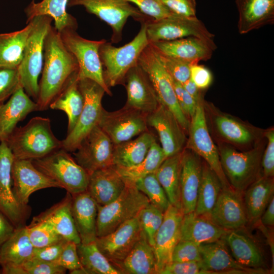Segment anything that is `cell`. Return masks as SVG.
<instances>
[{
    "mask_svg": "<svg viewBox=\"0 0 274 274\" xmlns=\"http://www.w3.org/2000/svg\"><path fill=\"white\" fill-rule=\"evenodd\" d=\"M14 157L6 141L0 142V212L15 228L25 226L30 213L28 205L20 204L13 190L12 167Z\"/></svg>",
    "mask_w": 274,
    "mask_h": 274,
    "instance_id": "obj_15",
    "label": "cell"
},
{
    "mask_svg": "<svg viewBox=\"0 0 274 274\" xmlns=\"http://www.w3.org/2000/svg\"><path fill=\"white\" fill-rule=\"evenodd\" d=\"M223 185L218 176L205 162L202 174L194 213L207 216L213 209Z\"/></svg>",
    "mask_w": 274,
    "mask_h": 274,
    "instance_id": "obj_41",
    "label": "cell"
},
{
    "mask_svg": "<svg viewBox=\"0 0 274 274\" xmlns=\"http://www.w3.org/2000/svg\"><path fill=\"white\" fill-rule=\"evenodd\" d=\"M13 190L16 199L27 205L30 195L42 189L59 187V185L37 168L32 160L14 158L12 167Z\"/></svg>",
    "mask_w": 274,
    "mask_h": 274,
    "instance_id": "obj_21",
    "label": "cell"
},
{
    "mask_svg": "<svg viewBox=\"0 0 274 274\" xmlns=\"http://www.w3.org/2000/svg\"><path fill=\"white\" fill-rule=\"evenodd\" d=\"M218 148L223 173L235 190L243 193L262 176L263 149L261 146L244 152L226 145H220Z\"/></svg>",
    "mask_w": 274,
    "mask_h": 274,
    "instance_id": "obj_5",
    "label": "cell"
},
{
    "mask_svg": "<svg viewBox=\"0 0 274 274\" xmlns=\"http://www.w3.org/2000/svg\"><path fill=\"white\" fill-rule=\"evenodd\" d=\"M66 270L71 273H86L82 267L77 252V245L71 241H67L58 259L53 262Z\"/></svg>",
    "mask_w": 274,
    "mask_h": 274,
    "instance_id": "obj_49",
    "label": "cell"
},
{
    "mask_svg": "<svg viewBox=\"0 0 274 274\" xmlns=\"http://www.w3.org/2000/svg\"><path fill=\"white\" fill-rule=\"evenodd\" d=\"M77 252L87 274H122L99 250L95 242L77 245Z\"/></svg>",
    "mask_w": 274,
    "mask_h": 274,
    "instance_id": "obj_44",
    "label": "cell"
},
{
    "mask_svg": "<svg viewBox=\"0 0 274 274\" xmlns=\"http://www.w3.org/2000/svg\"><path fill=\"white\" fill-rule=\"evenodd\" d=\"M147 116L146 113L126 106L113 112L103 109L98 126L115 145L148 130Z\"/></svg>",
    "mask_w": 274,
    "mask_h": 274,
    "instance_id": "obj_14",
    "label": "cell"
},
{
    "mask_svg": "<svg viewBox=\"0 0 274 274\" xmlns=\"http://www.w3.org/2000/svg\"><path fill=\"white\" fill-rule=\"evenodd\" d=\"M207 216L215 224L226 230L243 229L249 223L243 193L231 187H223Z\"/></svg>",
    "mask_w": 274,
    "mask_h": 274,
    "instance_id": "obj_20",
    "label": "cell"
},
{
    "mask_svg": "<svg viewBox=\"0 0 274 274\" xmlns=\"http://www.w3.org/2000/svg\"><path fill=\"white\" fill-rule=\"evenodd\" d=\"M201 262L208 273H267L263 269L245 267L234 259L223 238L199 245Z\"/></svg>",
    "mask_w": 274,
    "mask_h": 274,
    "instance_id": "obj_24",
    "label": "cell"
},
{
    "mask_svg": "<svg viewBox=\"0 0 274 274\" xmlns=\"http://www.w3.org/2000/svg\"><path fill=\"white\" fill-rule=\"evenodd\" d=\"M33 26L28 37L21 62L18 67L20 86L37 102L39 92V78L44 61V40L53 19L39 15L32 19Z\"/></svg>",
    "mask_w": 274,
    "mask_h": 274,
    "instance_id": "obj_3",
    "label": "cell"
},
{
    "mask_svg": "<svg viewBox=\"0 0 274 274\" xmlns=\"http://www.w3.org/2000/svg\"><path fill=\"white\" fill-rule=\"evenodd\" d=\"M273 177H259L243 193L244 203L249 223L258 221L274 196Z\"/></svg>",
    "mask_w": 274,
    "mask_h": 274,
    "instance_id": "obj_33",
    "label": "cell"
},
{
    "mask_svg": "<svg viewBox=\"0 0 274 274\" xmlns=\"http://www.w3.org/2000/svg\"><path fill=\"white\" fill-rule=\"evenodd\" d=\"M262 224L266 227H273L274 225V196L260 218Z\"/></svg>",
    "mask_w": 274,
    "mask_h": 274,
    "instance_id": "obj_61",
    "label": "cell"
},
{
    "mask_svg": "<svg viewBox=\"0 0 274 274\" xmlns=\"http://www.w3.org/2000/svg\"><path fill=\"white\" fill-rule=\"evenodd\" d=\"M201 261L199 245L189 241L180 239L172 255V262Z\"/></svg>",
    "mask_w": 274,
    "mask_h": 274,
    "instance_id": "obj_51",
    "label": "cell"
},
{
    "mask_svg": "<svg viewBox=\"0 0 274 274\" xmlns=\"http://www.w3.org/2000/svg\"><path fill=\"white\" fill-rule=\"evenodd\" d=\"M114 145L98 126L94 127L73 152L75 161L89 175L113 165Z\"/></svg>",
    "mask_w": 274,
    "mask_h": 274,
    "instance_id": "obj_16",
    "label": "cell"
},
{
    "mask_svg": "<svg viewBox=\"0 0 274 274\" xmlns=\"http://www.w3.org/2000/svg\"><path fill=\"white\" fill-rule=\"evenodd\" d=\"M183 213L170 204L164 213L163 222L155 237L154 250L156 274L172 262L173 250L180 240V227Z\"/></svg>",
    "mask_w": 274,
    "mask_h": 274,
    "instance_id": "obj_23",
    "label": "cell"
},
{
    "mask_svg": "<svg viewBox=\"0 0 274 274\" xmlns=\"http://www.w3.org/2000/svg\"><path fill=\"white\" fill-rule=\"evenodd\" d=\"M241 35L274 23V0H235Z\"/></svg>",
    "mask_w": 274,
    "mask_h": 274,
    "instance_id": "obj_30",
    "label": "cell"
},
{
    "mask_svg": "<svg viewBox=\"0 0 274 274\" xmlns=\"http://www.w3.org/2000/svg\"><path fill=\"white\" fill-rule=\"evenodd\" d=\"M59 34L64 46L78 62V80H91L101 86L106 93L112 95L110 88L104 80L99 55L100 46L106 40L93 41L85 39L77 33L76 29L71 28L62 30Z\"/></svg>",
    "mask_w": 274,
    "mask_h": 274,
    "instance_id": "obj_8",
    "label": "cell"
},
{
    "mask_svg": "<svg viewBox=\"0 0 274 274\" xmlns=\"http://www.w3.org/2000/svg\"><path fill=\"white\" fill-rule=\"evenodd\" d=\"M135 185L147 197L149 203L163 213L170 205L167 195L154 172L138 179Z\"/></svg>",
    "mask_w": 274,
    "mask_h": 274,
    "instance_id": "obj_45",
    "label": "cell"
},
{
    "mask_svg": "<svg viewBox=\"0 0 274 274\" xmlns=\"http://www.w3.org/2000/svg\"><path fill=\"white\" fill-rule=\"evenodd\" d=\"M125 186L115 166L112 165L89 174L87 191L97 205L104 206L115 200Z\"/></svg>",
    "mask_w": 274,
    "mask_h": 274,
    "instance_id": "obj_28",
    "label": "cell"
},
{
    "mask_svg": "<svg viewBox=\"0 0 274 274\" xmlns=\"http://www.w3.org/2000/svg\"><path fill=\"white\" fill-rule=\"evenodd\" d=\"M149 203L147 197L134 184H126L123 192L115 200L104 206L97 205V237L107 235L136 216Z\"/></svg>",
    "mask_w": 274,
    "mask_h": 274,
    "instance_id": "obj_7",
    "label": "cell"
},
{
    "mask_svg": "<svg viewBox=\"0 0 274 274\" xmlns=\"http://www.w3.org/2000/svg\"><path fill=\"white\" fill-rule=\"evenodd\" d=\"M15 159L35 160L62 148L54 134L49 118L35 117L16 127L6 141Z\"/></svg>",
    "mask_w": 274,
    "mask_h": 274,
    "instance_id": "obj_2",
    "label": "cell"
},
{
    "mask_svg": "<svg viewBox=\"0 0 274 274\" xmlns=\"http://www.w3.org/2000/svg\"><path fill=\"white\" fill-rule=\"evenodd\" d=\"M146 33L149 43L172 41L188 37L214 39L204 24L197 17H187L173 14L165 18L146 21Z\"/></svg>",
    "mask_w": 274,
    "mask_h": 274,
    "instance_id": "obj_13",
    "label": "cell"
},
{
    "mask_svg": "<svg viewBox=\"0 0 274 274\" xmlns=\"http://www.w3.org/2000/svg\"><path fill=\"white\" fill-rule=\"evenodd\" d=\"M138 64L148 75L160 104L174 114L185 132L188 133L190 120L179 106L173 79L163 66L158 53L150 44L142 52Z\"/></svg>",
    "mask_w": 274,
    "mask_h": 274,
    "instance_id": "obj_9",
    "label": "cell"
},
{
    "mask_svg": "<svg viewBox=\"0 0 274 274\" xmlns=\"http://www.w3.org/2000/svg\"><path fill=\"white\" fill-rule=\"evenodd\" d=\"M242 229L228 231L222 238L236 261L253 269H263V255L256 242Z\"/></svg>",
    "mask_w": 274,
    "mask_h": 274,
    "instance_id": "obj_31",
    "label": "cell"
},
{
    "mask_svg": "<svg viewBox=\"0 0 274 274\" xmlns=\"http://www.w3.org/2000/svg\"><path fill=\"white\" fill-rule=\"evenodd\" d=\"M78 85L84 98V105L74 129L62 141V148L67 152H74L82 140L98 125L103 107L104 89L95 82L84 79L78 80Z\"/></svg>",
    "mask_w": 274,
    "mask_h": 274,
    "instance_id": "obj_10",
    "label": "cell"
},
{
    "mask_svg": "<svg viewBox=\"0 0 274 274\" xmlns=\"http://www.w3.org/2000/svg\"><path fill=\"white\" fill-rule=\"evenodd\" d=\"M20 86L18 68L0 67V105L5 103Z\"/></svg>",
    "mask_w": 274,
    "mask_h": 274,
    "instance_id": "obj_50",
    "label": "cell"
},
{
    "mask_svg": "<svg viewBox=\"0 0 274 274\" xmlns=\"http://www.w3.org/2000/svg\"><path fill=\"white\" fill-rule=\"evenodd\" d=\"M22 274H64L66 269L52 262L32 258L21 266Z\"/></svg>",
    "mask_w": 274,
    "mask_h": 274,
    "instance_id": "obj_53",
    "label": "cell"
},
{
    "mask_svg": "<svg viewBox=\"0 0 274 274\" xmlns=\"http://www.w3.org/2000/svg\"><path fill=\"white\" fill-rule=\"evenodd\" d=\"M71 211L81 243L95 242L97 204L87 190L72 195Z\"/></svg>",
    "mask_w": 274,
    "mask_h": 274,
    "instance_id": "obj_29",
    "label": "cell"
},
{
    "mask_svg": "<svg viewBox=\"0 0 274 274\" xmlns=\"http://www.w3.org/2000/svg\"><path fill=\"white\" fill-rule=\"evenodd\" d=\"M267 144L261 159L262 175L267 177L274 176V130L270 129L264 132Z\"/></svg>",
    "mask_w": 274,
    "mask_h": 274,
    "instance_id": "obj_55",
    "label": "cell"
},
{
    "mask_svg": "<svg viewBox=\"0 0 274 274\" xmlns=\"http://www.w3.org/2000/svg\"><path fill=\"white\" fill-rule=\"evenodd\" d=\"M182 85L185 90L197 102L203 99L201 90L197 88L190 78Z\"/></svg>",
    "mask_w": 274,
    "mask_h": 274,
    "instance_id": "obj_62",
    "label": "cell"
},
{
    "mask_svg": "<svg viewBox=\"0 0 274 274\" xmlns=\"http://www.w3.org/2000/svg\"><path fill=\"white\" fill-rule=\"evenodd\" d=\"M15 227L8 219L0 212V250L3 244L13 233Z\"/></svg>",
    "mask_w": 274,
    "mask_h": 274,
    "instance_id": "obj_60",
    "label": "cell"
},
{
    "mask_svg": "<svg viewBox=\"0 0 274 274\" xmlns=\"http://www.w3.org/2000/svg\"><path fill=\"white\" fill-rule=\"evenodd\" d=\"M44 61L37 103L39 111L50 104L75 79L79 66L74 56L63 43L59 32L52 26L44 40Z\"/></svg>",
    "mask_w": 274,
    "mask_h": 274,
    "instance_id": "obj_1",
    "label": "cell"
},
{
    "mask_svg": "<svg viewBox=\"0 0 274 274\" xmlns=\"http://www.w3.org/2000/svg\"><path fill=\"white\" fill-rule=\"evenodd\" d=\"M122 84L127 92L125 106L148 114L160 105L148 75L138 63L127 72Z\"/></svg>",
    "mask_w": 274,
    "mask_h": 274,
    "instance_id": "obj_22",
    "label": "cell"
},
{
    "mask_svg": "<svg viewBox=\"0 0 274 274\" xmlns=\"http://www.w3.org/2000/svg\"><path fill=\"white\" fill-rule=\"evenodd\" d=\"M137 6L145 15L154 20L168 17L173 13L161 0H126Z\"/></svg>",
    "mask_w": 274,
    "mask_h": 274,
    "instance_id": "obj_52",
    "label": "cell"
},
{
    "mask_svg": "<svg viewBox=\"0 0 274 274\" xmlns=\"http://www.w3.org/2000/svg\"><path fill=\"white\" fill-rule=\"evenodd\" d=\"M188 133L184 149L192 151L203 158L218 176L223 187H231L221 167L218 148L209 131L203 99L197 102L195 113L190 119Z\"/></svg>",
    "mask_w": 274,
    "mask_h": 274,
    "instance_id": "obj_12",
    "label": "cell"
},
{
    "mask_svg": "<svg viewBox=\"0 0 274 274\" xmlns=\"http://www.w3.org/2000/svg\"><path fill=\"white\" fill-rule=\"evenodd\" d=\"M158 54L163 66L173 79L183 84L190 79V67L194 63Z\"/></svg>",
    "mask_w": 274,
    "mask_h": 274,
    "instance_id": "obj_48",
    "label": "cell"
},
{
    "mask_svg": "<svg viewBox=\"0 0 274 274\" xmlns=\"http://www.w3.org/2000/svg\"><path fill=\"white\" fill-rule=\"evenodd\" d=\"M77 6L84 7L111 27L112 43L122 40L123 28L129 17L140 23L149 18L126 0H69L67 7Z\"/></svg>",
    "mask_w": 274,
    "mask_h": 274,
    "instance_id": "obj_11",
    "label": "cell"
},
{
    "mask_svg": "<svg viewBox=\"0 0 274 274\" xmlns=\"http://www.w3.org/2000/svg\"><path fill=\"white\" fill-rule=\"evenodd\" d=\"M182 153L167 157L154 172L169 201L181 209L180 177Z\"/></svg>",
    "mask_w": 274,
    "mask_h": 274,
    "instance_id": "obj_40",
    "label": "cell"
},
{
    "mask_svg": "<svg viewBox=\"0 0 274 274\" xmlns=\"http://www.w3.org/2000/svg\"><path fill=\"white\" fill-rule=\"evenodd\" d=\"M33 1H35V0H33Z\"/></svg>",
    "mask_w": 274,
    "mask_h": 274,
    "instance_id": "obj_63",
    "label": "cell"
},
{
    "mask_svg": "<svg viewBox=\"0 0 274 274\" xmlns=\"http://www.w3.org/2000/svg\"><path fill=\"white\" fill-rule=\"evenodd\" d=\"M67 241L66 239H63L48 246L39 248H35L32 258L54 262L59 257Z\"/></svg>",
    "mask_w": 274,
    "mask_h": 274,
    "instance_id": "obj_59",
    "label": "cell"
},
{
    "mask_svg": "<svg viewBox=\"0 0 274 274\" xmlns=\"http://www.w3.org/2000/svg\"><path fill=\"white\" fill-rule=\"evenodd\" d=\"M155 140L154 135L147 130L133 140L114 145L113 165L126 167L139 164L146 157Z\"/></svg>",
    "mask_w": 274,
    "mask_h": 274,
    "instance_id": "obj_37",
    "label": "cell"
},
{
    "mask_svg": "<svg viewBox=\"0 0 274 274\" xmlns=\"http://www.w3.org/2000/svg\"><path fill=\"white\" fill-rule=\"evenodd\" d=\"M69 0H42L39 3L35 1L26 7L24 12L27 18L26 23L34 17L48 15L54 20V27L60 32L66 28L77 29L76 19L66 11Z\"/></svg>",
    "mask_w": 274,
    "mask_h": 274,
    "instance_id": "obj_36",
    "label": "cell"
},
{
    "mask_svg": "<svg viewBox=\"0 0 274 274\" xmlns=\"http://www.w3.org/2000/svg\"><path fill=\"white\" fill-rule=\"evenodd\" d=\"M33 26L30 20L23 29L0 33V67L17 68L23 55L25 46Z\"/></svg>",
    "mask_w": 274,
    "mask_h": 274,
    "instance_id": "obj_38",
    "label": "cell"
},
{
    "mask_svg": "<svg viewBox=\"0 0 274 274\" xmlns=\"http://www.w3.org/2000/svg\"><path fill=\"white\" fill-rule=\"evenodd\" d=\"M39 111L37 103L19 87L8 100L0 105V142L6 141L18 122L32 112Z\"/></svg>",
    "mask_w": 274,
    "mask_h": 274,
    "instance_id": "obj_27",
    "label": "cell"
},
{
    "mask_svg": "<svg viewBox=\"0 0 274 274\" xmlns=\"http://www.w3.org/2000/svg\"><path fill=\"white\" fill-rule=\"evenodd\" d=\"M208 273L201 261L182 262H172L159 274H200Z\"/></svg>",
    "mask_w": 274,
    "mask_h": 274,
    "instance_id": "obj_54",
    "label": "cell"
},
{
    "mask_svg": "<svg viewBox=\"0 0 274 274\" xmlns=\"http://www.w3.org/2000/svg\"><path fill=\"white\" fill-rule=\"evenodd\" d=\"M173 84L179 106L190 120L195 113L197 102L185 90L182 84L173 79Z\"/></svg>",
    "mask_w": 274,
    "mask_h": 274,
    "instance_id": "obj_56",
    "label": "cell"
},
{
    "mask_svg": "<svg viewBox=\"0 0 274 274\" xmlns=\"http://www.w3.org/2000/svg\"><path fill=\"white\" fill-rule=\"evenodd\" d=\"M174 14L187 17H196L195 0H161Z\"/></svg>",
    "mask_w": 274,
    "mask_h": 274,
    "instance_id": "obj_57",
    "label": "cell"
},
{
    "mask_svg": "<svg viewBox=\"0 0 274 274\" xmlns=\"http://www.w3.org/2000/svg\"><path fill=\"white\" fill-rule=\"evenodd\" d=\"M201 158L192 151H182L180 187L181 210L183 214L195 209L202 174Z\"/></svg>",
    "mask_w": 274,
    "mask_h": 274,
    "instance_id": "obj_25",
    "label": "cell"
},
{
    "mask_svg": "<svg viewBox=\"0 0 274 274\" xmlns=\"http://www.w3.org/2000/svg\"><path fill=\"white\" fill-rule=\"evenodd\" d=\"M30 242L35 248H42L58 243L63 239L47 221L34 217L31 223L26 225Z\"/></svg>",
    "mask_w": 274,
    "mask_h": 274,
    "instance_id": "obj_46",
    "label": "cell"
},
{
    "mask_svg": "<svg viewBox=\"0 0 274 274\" xmlns=\"http://www.w3.org/2000/svg\"><path fill=\"white\" fill-rule=\"evenodd\" d=\"M34 249L26 225L15 228L0 250L2 273L17 274L20 267L32 258Z\"/></svg>",
    "mask_w": 274,
    "mask_h": 274,
    "instance_id": "obj_26",
    "label": "cell"
},
{
    "mask_svg": "<svg viewBox=\"0 0 274 274\" xmlns=\"http://www.w3.org/2000/svg\"><path fill=\"white\" fill-rule=\"evenodd\" d=\"M117 269L122 274H156L154 250L143 231L132 250Z\"/></svg>",
    "mask_w": 274,
    "mask_h": 274,
    "instance_id": "obj_34",
    "label": "cell"
},
{
    "mask_svg": "<svg viewBox=\"0 0 274 274\" xmlns=\"http://www.w3.org/2000/svg\"><path fill=\"white\" fill-rule=\"evenodd\" d=\"M228 231L215 224L207 216L192 212L183 214L180 239L199 245L222 239Z\"/></svg>",
    "mask_w": 274,
    "mask_h": 274,
    "instance_id": "obj_32",
    "label": "cell"
},
{
    "mask_svg": "<svg viewBox=\"0 0 274 274\" xmlns=\"http://www.w3.org/2000/svg\"><path fill=\"white\" fill-rule=\"evenodd\" d=\"M68 152L61 148L32 161L37 168L73 195L87 190L89 175Z\"/></svg>",
    "mask_w": 274,
    "mask_h": 274,
    "instance_id": "obj_6",
    "label": "cell"
},
{
    "mask_svg": "<svg viewBox=\"0 0 274 274\" xmlns=\"http://www.w3.org/2000/svg\"><path fill=\"white\" fill-rule=\"evenodd\" d=\"M138 215L113 231L97 237L95 241L99 250L116 268L141 236L142 230Z\"/></svg>",
    "mask_w": 274,
    "mask_h": 274,
    "instance_id": "obj_17",
    "label": "cell"
},
{
    "mask_svg": "<svg viewBox=\"0 0 274 274\" xmlns=\"http://www.w3.org/2000/svg\"><path fill=\"white\" fill-rule=\"evenodd\" d=\"M138 216L142 231L149 244L153 247L156 234L163 222L164 213L149 203Z\"/></svg>",
    "mask_w": 274,
    "mask_h": 274,
    "instance_id": "obj_47",
    "label": "cell"
},
{
    "mask_svg": "<svg viewBox=\"0 0 274 274\" xmlns=\"http://www.w3.org/2000/svg\"><path fill=\"white\" fill-rule=\"evenodd\" d=\"M166 158L161 146L155 140L148 153L139 164L130 167L115 166L125 184H134L142 177L155 172Z\"/></svg>",
    "mask_w": 274,
    "mask_h": 274,
    "instance_id": "obj_43",
    "label": "cell"
},
{
    "mask_svg": "<svg viewBox=\"0 0 274 274\" xmlns=\"http://www.w3.org/2000/svg\"><path fill=\"white\" fill-rule=\"evenodd\" d=\"M213 124L219 136L228 143L244 146L256 140L254 129L227 114L217 113Z\"/></svg>",
    "mask_w": 274,
    "mask_h": 274,
    "instance_id": "obj_39",
    "label": "cell"
},
{
    "mask_svg": "<svg viewBox=\"0 0 274 274\" xmlns=\"http://www.w3.org/2000/svg\"><path fill=\"white\" fill-rule=\"evenodd\" d=\"M147 122L158 133L166 158L184 149L187 139L186 132L174 114L163 105L160 104L155 111L147 114Z\"/></svg>",
    "mask_w": 274,
    "mask_h": 274,
    "instance_id": "obj_18",
    "label": "cell"
},
{
    "mask_svg": "<svg viewBox=\"0 0 274 274\" xmlns=\"http://www.w3.org/2000/svg\"><path fill=\"white\" fill-rule=\"evenodd\" d=\"M146 21L141 22L138 34L125 45L116 47L106 40L100 46L99 55L104 80L108 87L122 84L127 72L138 64L142 52L149 44Z\"/></svg>",
    "mask_w": 274,
    "mask_h": 274,
    "instance_id": "obj_4",
    "label": "cell"
},
{
    "mask_svg": "<svg viewBox=\"0 0 274 274\" xmlns=\"http://www.w3.org/2000/svg\"><path fill=\"white\" fill-rule=\"evenodd\" d=\"M190 78L201 90L209 88L213 81V75L210 70L198 63L191 66Z\"/></svg>",
    "mask_w": 274,
    "mask_h": 274,
    "instance_id": "obj_58",
    "label": "cell"
},
{
    "mask_svg": "<svg viewBox=\"0 0 274 274\" xmlns=\"http://www.w3.org/2000/svg\"><path fill=\"white\" fill-rule=\"evenodd\" d=\"M214 39L188 37L172 41L149 43L159 54L192 63L210 59L217 46Z\"/></svg>",
    "mask_w": 274,
    "mask_h": 274,
    "instance_id": "obj_19",
    "label": "cell"
},
{
    "mask_svg": "<svg viewBox=\"0 0 274 274\" xmlns=\"http://www.w3.org/2000/svg\"><path fill=\"white\" fill-rule=\"evenodd\" d=\"M72 195L67 192L59 202L37 216L48 222L57 233L68 241L81 243L71 211Z\"/></svg>",
    "mask_w": 274,
    "mask_h": 274,
    "instance_id": "obj_35",
    "label": "cell"
},
{
    "mask_svg": "<svg viewBox=\"0 0 274 274\" xmlns=\"http://www.w3.org/2000/svg\"><path fill=\"white\" fill-rule=\"evenodd\" d=\"M84 105V98L78 85V78L50 104L49 108L64 112L68 118L67 133L76 126Z\"/></svg>",
    "mask_w": 274,
    "mask_h": 274,
    "instance_id": "obj_42",
    "label": "cell"
}]
</instances>
